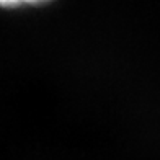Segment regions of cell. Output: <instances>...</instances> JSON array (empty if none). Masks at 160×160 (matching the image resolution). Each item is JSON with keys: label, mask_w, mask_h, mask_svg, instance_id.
I'll return each mask as SVG.
<instances>
[{"label": "cell", "mask_w": 160, "mask_h": 160, "mask_svg": "<svg viewBox=\"0 0 160 160\" xmlns=\"http://www.w3.org/2000/svg\"><path fill=\"white\" fill-rule=\"evenodd\" d=\"M49 0H0V7H20V5H41Z\"/></svg>", "instance_id": "obj_1"}]
</instances>
